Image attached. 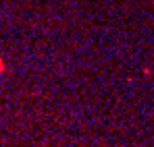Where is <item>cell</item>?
Listing matches in <instances>:
<instances>
[{
    "label": "cell",
    "instance_id": "6da1fadb",
    "mask_svg": "<svg viewBox=\"0 0 154 147\" xmlns=\"http://www.w3.org/2000/svg\"><path fill=\"white\" fill-rule=\"evenodd\" d=\"M6 73V62L2 60V56H0V75H4Z\"/></svg>",
    "mask_w": 154,
    "mask_h": 147
}]
</instances>
